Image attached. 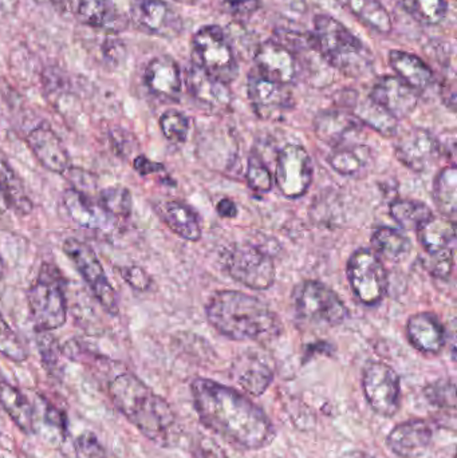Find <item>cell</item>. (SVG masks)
Returning <instances> with one entry per match:
<instances>
[{
    "label": "cell",
    "mask_w": 457,
    "mask_h": 458,
    "mask_svg": "<svg viewBox=\"0 0 457 458\" xmlns=\"http://www.w3.org/2000/svg\"><path fill=\"white\" fill-rule=\"evenodd\" d=\"M161 131L164 137L174 144H184L190 133V118L179 110H166L160 117Z\"/></svg>",
    "instance_id": "obj_41"
},
{
    "label": "cell",
    "mask_w": 457,
    "mask_h": 458,
    "mask_svg": "<svg viewBox=\"0 0 457 458\" xmlns=\"http://www.w3.org/2000/svg\"><path fill=\"white\" fill-rule=\"evenodd\" d=\"M247 89L252 109L262 120H278L294 107V98L286 85L266 80L259 74L250 77Z\"/></svg>",
    "instance_id": "obj_15"
},
{
    "label": "cell",
    "mask_w": 457,
    "mask_h": 458,
    "mask_svg": "<svg viewBox=\"0 0 457 458\" xmlns=\"http://www.w3.org/2000/svg\"><path fill=\"white\" fill-rule=\"evenodd\" d=\"M220 3L227 13L239 19L250 18L262 5L260 0H220Z\"/></svg>",
    "instance_id": "obj_48"
},
{
    "label": "cell",
    "mask_w": 457,
    "mask_h": 458,
    "mask_svg": "<svg viewBox=\"0 0 457 458\" xmlns=\"http://www.w3.org/2000/svg\"><path fill=\"white\" fill-rule=\"evenodd\" d=\"M212 327L233 341H260L275 335L279 328L276 315L270 307L239 291H219L206 307Z\"/></svg>",
    "instance_id": "obj_3"
},
{
    "label": "cell",
    "mask_w": 457,
    "mask_h": 458,
    "mask_svg": "<svg viewBox=\"0 0 457 458\" xmlns=\"http://www.w3.org/2000/svg\"><path fill=\"white\" fill-rule=\"evenodd\" d=\"M388 59L389 64L396 72V77L418 93L427 90L434 85V70L416 54L402 50H392Z\"/></svg>",
    "instance_id": "obj_27"
},
{
    "label": "cell",
    "mask_w": 457,
    "mask_h": 458,
    "mask_svg": "<svg viewBox=\"0 0 457 458\" xmlns=\"http://www.w3.org/2000/svg\"><path fill=\"white\" fill-rule=\"evenodd\" d=\"M391 216L408 231L418 229L424 222L434 216L431 209L418 200H410V199H396L392 201Z\"/></svg>",
    "instance_id": "obj_38"
},
{
    "label": "cell",
    "mask_w": 457,
    "mask_h": 458,
    "mask_svg": "<svg viewBox=\"0 0 457 458\" xmlns=\"http://www.w3.org/2000/svg\"><path fill=\"white\" fill-rule=\"evenodd\" d=\"M77 458H107L104 446L90 432H83L75 441Z\"/></svg>",
    "instance_id": "obj_46"
},
{
    "label": "cell",
    "mask_w": 457,
    "mask_h": 458,
    "mask_svg": "<svg viewBox=\"0 0 457 458\" xmlns=\"http://www.w3.org/2000/svg\"><path fill=\"white\" fill-rule=\"evenodd\" d=\"M10 209L8 207L7 200H5L4 195H3L2 190H0V215L5 214Z\"/></svg>",
    "instance_id": "obj_53"
},
{
    "label": "cell",
    "mask_w": 457,
    "mask_h": 458,
    "mask_svg": "<svg viewBox=\"0 0 457 458\" xmlns=\"http://www.w3.org/2000/svg\"><path fill=\"white\" fill-rule=\"evenodd\" d=\"M349 284L354 295L367 306H376L388 293V272L380 256L370 250H359L348 261Z\"/></svg>",
    "instance_id": "obj_8"
},
{
    "label": "cell",
    "mask_w": 457,
    "mask_h": 458,
    "mask_svg": "<svg viewBox=\"0 0 457 458\" xmlns=\"http://www.w3.org/2000/svg\"><path fill=\"white\" fill-rule=\"evenodd\" d=\"M5 271V263L3 260L2 255H0V279H2L3 275H4Z\"/></svg>",
    "instance_id": "obj_54"
},
{
    "label": "cell",
    "mask_w": 457,
    "mask_h": 458,
    "mask_svg": "<svg viewBox=\"0 0 457 458\" xmlns=\"http://www.w3.org/2000/svg\"><path fill=\"white\" fill-rule=\"evenodd\" d=\"M362 390L370 409L384 419L396 416L402 403L399 374L383 362H369L362 371Z\"/></svg>",
    "instance_id": "obj_10"
},
{
    "label": "cell",
    "mask_w": 457,
    "mask_h": 458,
    "mask_svg": "<svg viewBox=\"0 0 457 458\" xmlns=\"http://www.w3.org/2000/svg\"><path fill=\"white\" fill-rule=\"evenodd\" d=\"M424 397L434 408L447 411V414L448 411L455 413L456 386L453 379H439V381L428 385L424 389Z\"/></svg>",
    "instance_id": "obj_40"
},
{
    "label": "cell",
    "mask_w": 457,
    "mask_h": 458,
    "mask_svg": "<svg viewBox=\"0 0 457 458\" xmlns=\"http://www.w3.org/2000/svg\"><path fill=\"white\" fill-rule=\"evenodd\" d=\"M314 50L333 69L349 77H361L373 66V54L345 24L321 13L314 19Z\"/></svg>",
    "instance_id": "obj_4"
},
{
    "label": "cell",
    "mask_w": 457,
    "mask_h": 458,
    "mask_svg": "<svg viewBox=\"0 0 457 458\" xmlns=\"http://www.w3.org/2000/svg\"><path fill=\"white\" fill-rule=\"evenodd\" d=\"M109 395L120 413L148 440L161 446L173 444L176 414L171 405L156 394L139 377L120 374L109 384Z\"/></svg>",
    "instance_id": "obj_2"
},
{
    "label": "cell",
    "mask_w": 457,
    "mask_h": 458,
    "mask_svg": "<svg viewBox=\"0 0 457 458\" xmlns=\"http://www.w3.org/2000/svg\"><path fill=\"white\" fill-rule=\"evenodd\" d=\"M402 7L419 23L436 26L444 21L448 13L445 0H397Z\"/></svg>",
    "instance_id": "obj_39"
},
{
    "label": "cell",
    "mask_w": 457,
    "mask_h": 458,
    "mask_svg": "<svg viewBox=\"0 0 457 458\" xmlns=\"http://www.w3.org/2000/svg\"><path fill=\"white\" fill-rule=\"evenodd\" d=\"M118 274L123 277V282L133 288V290L145 293L152 287V277L148 274L147 269L140 266L117 267Z\"/></svg>",
    "instance_id": "obj_45"
},
{
    "label": "cell",
    "mask_w": 457,
    "mask_h": 458,
    "mask_svg": "<svg viewBox=\"0 0 457 458\" xmlns=\"http://www.w3.org/2000/svg\"><path fill=\"white\" fill-rule=\"evenodd\" d=\"M418 237L428 255L455 250L456 225L447 217H429L418 229Z\"/></svg>",
    "instance_id": "obj_28"
},
{
    "label": "cell",
    "mask_w": 457,
    "mask_h": 458,
    "mask_svg": "<svg viewBox=\"0 0 457 458\" xmlns=\"http://www.w3.org/2000/svg\"><path fill=\"white\" fill-rule=\"evenodd\" d=\"M294 298L298 315L309 322L338 326L348 319V307L324 283L317 280L303 283L295 291Z\"/></svg>",
    "instance_id": "obj_9"
},
{
    "label": "cell",
    "mask_w": 457,
    "mask_h": 458,
    "mask_svg": "<svg viewBox=\"0 0 457 458\" xmlns=\"http://www.w3.org/2000/svg\"><path fill=\"white\" fill-rule=\"evenodd\" d=\"M0 190L7 200L8 207L21 216H27L34 209L31 199L27 195L23 180L11 168L7 161L0 158Z\"/></svg>",
    "instance_id": "obj_33"
},
{
    "label": "cell",
    "mask_w": 457,
    "mask_h": 458,
    "mask_svg": "<svg viewBox=\"0 0 457 458\" xmlns=\"http://www.w3.org/2000/svg\"><path fill=\"white\" fill-rule=\"evenodd\" d=\"M254 61L260 77L282 85L297 82L302 72L297 51L276 39L263 42L255 53Z\"/></svg>",
    "instance_id": "obj_14"
},
{
    "label": "cell",
    "mask_w": 457,
    "mask_h": 458,
    "mask_svg": "<svg viewBox=\"0 0 457 458\" xmlns=\"http://www.w3.org/2000/svg\"><path fill=\"white\" fill-rule=\"evenodd\" d=\"M397 160L415 172L431 168L442 155V147L434 134L426 129H410L405 131L394 147Z\"/></svg>",
    "instance_id": "obj_16"
},
{
    "label": "cell",
    "mask_w": 457,
    "mask_h": 458,
    "mask_svg": "<svg viewBox=\"0 0 457 458\" xmlns=\"http://www.w3.org/2000/svg\"><path fill=\"white\" fill-rule=\"evenodd\" d=\"M97 203L110 219L128 220L133 211V198L123 185L105 188L98 193Z\"/></svg>",
    "instance_id": "obj_37"
},
{
    "label": "cell",
    "mask_w": 457,
    "mask_h": 458,
    "mask_svg": "<svg viewBox=\"0 0 457 458\" xmlns=\"http://www.w3.org/2000/svg\"><path fill=\"white\" fill-rule=\"evenodd\" d=\"M217 214L225 219H233L238 216V208H236L235 203L230 199H222L216 206Z\"/></svg>",
    "instance_id": "obj_51"
},
{
    "label": "cell",
    "mask_w": 457,
    "mask_h": 458,
    "mask_svg": "<svg viewBox=\"0 0 457 458\" xmlns=\"http://www.w3.org/2000/svg\"><path fill=\"white\" fill-rule=\"evenodd\" d=\"M362 123L343 110H325L314 120V131L317 137L330 147L337 148L343 144L349 137L361 129Z\"/></svg>",
    "instance_id": "obj_26"
},
{
    "label": "cell",
    "mask_w": 457,
    "mask_h": 458,
    "mask_svg": "<svg viewBox=\"0 0 457 458\" xmlns=\"http://www.w3.org/2000/svg\"><path fill=\"white\" fill-rule=\"evenodd\" d=\"M153 207L158 217L177 236L188 242L200 240V217L190 206L179 200H160Z\"/></svg>",
    "instance_id": "obj_25"
},
{
    "label": "cell",
    "mask_w": 457,
    "mask_h": 458,
    "mask_svg": "<svg viewBox=\"0 0 457 458\" xmlns=\"http://www.w3.org/2000/svg\"><path fill=\"white\" fill-rule=\"evenodd\" d=\"M38 334V350L42 358L43 366L48 371H56L61 362L62 349L58 341L50 333Z\"/></svg>",
    "instance_id": "obj_44"
},
{
    "label": "cell",
    "mask_w": 457,
    "mask_h": 458,
    "mask_svg": "<svg viewBox=\"0 0 457 458\" xmlns=\"http://www.w3.org/2000/svg\"><path fill=\"white\" fill-rule=\"evenodd\" d=\"M133 168L140 176L147 177L150 174H157L160 172H164V165L160 163H155V161L149 160L145 157L144 155L137 156L133 160Z\"/></svg>",
    "instance_id": "obj_50"
},
{
    "label": "cell",
    "mask_w": 457,
    "mask_h": 458,
    "mask_svg": "<svg viewBox=\"0 0 457 458\" xmlns=\"http://www.w3.org/2000/svg\"><path fill=\"white\" fill-rule=\"evenodd\" d=\"M0 354L13 362L21 363L29 358V352L18 334L5 322L0 312Z\"/></svg>",
    "instance_id": "obj_42"
},
{
    "label": "cell",
    "mask_w": 457,
    "mask_h": 458,
    "mask_svg": "<svg viewBox=\"0 0 457 458\" xmlns=\"http://www.w3.org/2000/svg\"><path fill=\"white\" fill-rule=\"evenodd\" d=\"M369 148L367 145H348L337 147L329 157V164L341 176H356L370 160Z\"/></svg>",
    "instance_id": "obj_35"
},
{
    "label": "cell",
    "mask_w": 457,
    "mask_h": 458,
    "mask_svg": "<svg viewBox=\"0 0 457 458\" xmlns=\"http://www.w3.org/2000/svg\"><path fill=\"white\" fill-rule=\"evenodd\" d=\"M77 18L91 29L120 30V16L113 0H80Z\"/></svg>",
    "instance_id": "obj_32"
},
{
    "label": "cell",
    "mask_w": 457,
    "mask_h": 458,
    "mask_svg": "<svg viewBox=\"0 0 457 458\" xmlns=\"http://www.w3.org/2000/svg\"><path fill=\"white\" fill-rule=\"evenodd\" d=\"M313 180V161L305 148L289 144L282 148L276 158L275 182L282 195L300 199L306 195Z\"/></svg>",
    "instance_id": "obj_12"
},
{
    "label": "cell",
    "mask_w": 457,
    "mask_h": 458,
    "mask_svg": "<svg viewBox=\"0 0 457 458\" xmlns=\"http://www.w3.org/2000/svg\"><path fill=\"white\" fill-rule=\"evenodd\" d=\"M225 267L233 279L251 290H268L275 282L273 259L255 245H235L228 253Z\"/></svg>",
    "instance_id": "obj_11"
},
{
    "label": "cell",
    "mask_w": 457,
    "mask_h": 458,
    "mask_svg": "<svg viewBox=\"0 0 457 458\" xmlns=\"http://www.w3.org/2000/svg\"><path fill=\"white\" fill-rule=\"evenodd\" d=\"M64 255L74 264L80 276L83 277L91 293L107 314L115 317L120 311L117 293L107 279L104 266L99 261L96 250L82 240L67 237L62 245Z\"/></svg>",
    "instance_id": "obj_7"
},
{
    "label": "cell",
    "mask_w": 457,
    "mask_h": 458,
    "mask_svg": "<svg viewBox=\"0 0 457 458\" xmlns=\"http://www.w3.org/2000/svg\"><path fill=\"white\" fill-rule=\"evenodd\" d=\"M351 114L362 123V125L370 126L373 131L383 134L385 137H392L396 134L399 123L394 115L389 114L385 109L376 104L375 101L368 97L365 99H360L357 94L353 96L351 102Z\"/></svg>",
    "instance_id": "obj_31"
},
{
    "label": "cell",
    "mask_w": 457,
    "mask_h": 458,
    "mask_svg": "<svg viewBox=\"0 0 457 458\" xmlns=\"http://www.w3.org/2000/svg\"><path fill=\"white\" fill-rule=\"evenodd\" d=\"M372 245L378 256L389 261L402 260L410 252V239L394 228H378L373 233Z\"/></svg>",
    "instance_id": "obj_36"
},
{
    "label": "cell",
    "mask_w": 457,
    "mask_h": 458,
    "mask_svg": "<svg viewBox=\"0 0 457 458\" xmlns=\"http://www.w3.org/2000/svg\"><path fill=\"white\" fill-rule=\"evenodd\" d=\"M185 83L193 99L211 112L222 113L230 109L233 93L225 83L209 77L200 67L190 64L185 72Z\"/></svg>",
    "instance_id": "obj_20"
},
{
    "label": "cell",
    "mask_w": 457,
    "mask_h": 458,
    "mask_svg": "<svg viewBox=\"0 0 457 458\" xmlns=\"http://www.w3.org/2000/svg\"><path fill=\"white\" fill-rule=\"evenodd\" d=\"M434 199L442 215L455 222L457 214V171L455 165L445 166L437 174L434 185Z\"/></svg>",
    "instance_id": "obj_34"
},
{
    "label": "cell",
    "mask_w": 457,
    "mask_h": 458,
    "mask_svg": "<svg viewBox=\"0 0 457 458\" xmlns=\"http://www.w3.org/2000/svg\"><path fill=\"white\" fill-rule=\"evenodd\" d=\"M64 211L74 225L90 231H101L109 225L110 217L102 211L97 200L77 188H70L62 195Z\"/></svg>",
    "instance_id": "obj_22"
},
{
    "label": "cell",
    "mask_w": 457,
    "mask_h": 458,
    "mask_svg": "<svg viewBox=\"0 0 457 458\" xmlns=\"http://www.w3.org/2000/svg\"><path fill=\"white\" fill-rule=\"evenodd\" d=\"M434 440V430L424 420L413 419L396 425L386 437L392 454L402 458L423 456Z\"/></svg>",
    "instance_id": "obj_19"
},
{
    "label": "cell",
    "mask_w": 457,
    "mask_h": 458,
    "mask_svg": "<svg viewBox=\"0 0 457 458\" xmlns=\"http://www.w3.org/2000/svg\"><path fill=\"white\" fill-rule=\"evenodd\" d=\"M233 379L249 394L259 397L273 384L274 370L271 366L257 354H243L233 363Z\"/></svg>",
    "instance_id": "obj_24"
},
{
    "label": "cell",
    "mask_w": 457,
    "mask_h": 458,
    "mask_svg": "<svg viewBox=\"0 0 457 458\" xmlns=\"http://www.w3.org/2000/svg\"><path fill=\"white\" fill-rule=\"evenodd\" d=\"M144 82L148 90L157 98L168 102L179 101L182 80L176 59L169 55L155 56L145 69Z\"/></svg>",
    "instance_id": "obj_21"
},
{
    "label": "cell",
    "mask_w": 457,
    "mask_h": 458,
    "mask_svg": "<svg viewBox=\"0 0 457 458\" xmlns=\"http://www.w3.org/2000/svg\"><path fill=\"white\" fill-rule=\"evenodd\" d=\"M201 424L241 451H260L273 443L275 428L262 408L233 387L207 378L190 385Z\"/></svg>",
    "instance_id": "obj_1"
},
{
    "label": "cell",
    "mask_w": 457,
    "mask_h": 458,
    "mask_svg": "<svg viewBox=\"0 0 457 458\" xmlns=\"http://www.w3.org/2000/svg\"><path fill=\"white\" fill-rule=\"evenodd\" d=\"M26 142L38 163L51 174H64L72 168V158L63 141L46 123L31 129L26 136Z\"/></svg>",
    "instance_id": "obj_17"
},
{
    "label": "cell",
    "mask_w": 457,
    "mask_h": 458,
    "mask_svg": "<svg viewBox=\"0 0 457 458\" xmlns=\"http://www.w3.org/2000/svg\"><path fill=\"white\" fill-rule=\"evenodd\" d=\"M193 458H228L222 448L209 438H203L193 451Z\"/></svg>",
    "instance_id": "obj_49"
},
{
    "label": "cell",
    "mask_w": 457,
    "mask_h": 458,
    "mask_svg": "<svg viewBox=\"0 0 457 458\" xmlns=\"http://www.w3.org/2000/svg\"><path fill=\"white\" fill-rule=\"evenodd\" d=\"M453 256H455V250L428 255L426 263L427 268L439 279H448L453 274Z\"/></svg>",
    "instance_id": "obj_47"
},
{
    "label": "cell",
    "mask_w": 457,
    "mask_h": 458,
    "mask_svg": "<svg viewBox=\"0 0 457 458\" xmlns=\"http://www.w3.org/2000/svg\"><path fill=\"white\" fill-rule=\"evenodd\" d=\"M369 98L380 105L396 120L410 117L419 104V93L396 75L378 78L370 90Z\"/></svg>",
    "instance_id": "obj_18"
},
{
    "label": "cell",
    "mask_w": 457,
    "mask_h": 458,
    "mask_svg": "<svg viewBox=\"0 0 457 458\" xmlns=\"http://www.w3.org/2000/svg\"><path fill=\"white\" fill-rule=\"evenodd\" d=\"M192 64L220 82L230 85L239 75V64L224 30L207 24L192 38Z\"/></svg>",
    "instance_id": "obj_6"
},
{
    "label": "cell",
    "mask_w": 457,
    "mask_h": 458,
    "mask_svg": "<svg viewBox=\"0 0 457 458\" xmlns=\"http://www.w3.org/2000/svg\"><path fill=\"white\" fill-rule=\"evenodd\" d=\"M341 458H375V457L369 456V454H365V452L351 451V452H348V454H343V456Z\"/></svg>",
    "instance_id": "obj_52"
},
{
    "label": "cell",
    "mask_w": 457,
    "mask_h": 458,
    "mask_svg": "<svg viewBox=\"0 0 457 458\" xmlns=\"http://www.w3.org/2000/svg\"><path fill=\"white\" fill-rule=\"evenodd\" d=\"M407 334L412 346L423 354L436 355L444 349V327L431 312L412 315L407 323Z\"/></svg>",
    "instance_id": "obj_23"
},
{
    "label": "cell",
    "mask_w": 457,
    "mask_h": 458,
    "mask_svg": "<svg viewBox=\"0 0 457 458\" xmlns=\"http://www.w3.org/2000/svg\"><path fill=\"white\" fill-rule=\"evenodd\" d=\"M66 285L55 266L43 263L37 280L27 291V304L34 330L50 333L67 320Z\"/></svg>",
    "instance_id": "obj_5"
},
{
    "label": "cell",
    "mask_w": 457,
    "mask_h": 458,
    "mask_svg": "<svg viewBox=\"0 0 457 458\" xmlns=\"http://www.w3.org/2000/svg\"><path fill=\"white\" fill-rule=\"evenodd\" d=\"M0 405L21 432L34 433V403L21 390L7 382H0Z\"/></svg>",
    "instance_id": "obj_29"
},
{
    "label": "cell",
    "mask_w": 457,
    "mask_h": 458,
    "mask_svg": "<svg viewBox=\"0 0 457 458\" xmlns=\"http://www.w3.org/2000/svg\"><path fill=\"white\" fill-rule=\"evenodd\" d=\"M246 180L249 187L257 193H267L273 190L274 177L270 169L258 156L252 155L247 165Z\"/></svg>",
    "instance_id": "obj_43"
},
{
    "label": "cell",
    "mask_w": 457,
    "mask_h": 458,
    "mask_svg": "<svg viewBox=\"0 0 457 458\" xmlns=\"http://www.w3.org/2000/svg\"><path fill=\"white\" fill-rule=\"evenodd\" d=\"M346 11L378 34H391L394 29L391 13L381 0H337Z\"/></svg>",
    "instance_id": "obj_30"
},
{
    "label": "cell",
    "mask_w": 457,
    "mask_h": 458,
    "mask_svg": "<svg viewBox=\"0 0 457 458\" xmlns=\"http://www.w3.org/2000/svg\"><path fill=\"white\" fill-rule=\"evenodd\" d=\"M131 19L141 31L164 39H174L182 34V16L165 0H131Z\"/></svg>",
    "instance_id": "obj_13"
}]
</instances>
